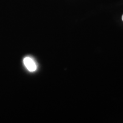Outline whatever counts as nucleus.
<instances>
[{
	"label": "nucleus",
	"instance_id": "obj_1",
	"mask_svg": "<svg viewBox=\"0 0 123 123\" xmlns=\"http://www.w3.org/2000/svg\"><path fill=\"white\" fill-rule=\"evenodd\" d=\"M24 63L29 71L34 72L37 70V65L32 58L30 57L25 58Z\"/></svg>",
	"mask_w": 123,
	"mask_h": 123
},
{
	"label": "nucleus",
	"instance_id": "obj_2",
	"mask_svg": "<svg viewBox=\"0 0 123 123\" xmlns=\"http://www.w3.org/2000/svg\"><path fill=\"white\" fill-rule=\"evenodd\" d=\"M122 20H123V14L122 15Z\"/></svg>",
	"mask_w": 123,
	"mask_h": 123
}]
</instances>
